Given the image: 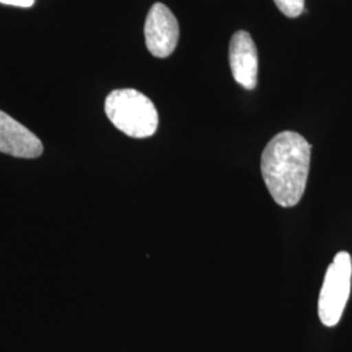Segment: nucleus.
I'll use <instances>...</instances> for the list:
<instances>
[{"label":"nucleus","instance_id":"1","mask_svg":"<svg viewBox=\"0 0 352 352\" xmlns=\"http://www.w3.org/2000/svg\"><path fill=\"white\" fill-rule=\"evenodd\" d=\"M312 146L302 135L285 131L276 135L261 155V174L279 206L292 208L302 200L311 166Z\"/></svg>","mask_w":352,"mask_h":352},{"label":"nucleus","instance_id":"2","mask_svg":"<svg viewBox=\"0 0 352 352\" xmlns=\"http://www.w3.org/2000/svg\"><path fill=\"white\" fill-rule=\"evenodd\" d=\"M104 111L113 126L135 139L151 138L160 123L154 103L135 89L111 91L104 102Z\"/></svg>","mask_w":352,"mask_h":352},{"label":"nucleus","instance_id":"3","mask_svg":"<svg viewBox=\"0 0 352 352\" xmlns=\"http://www.w3.org/2000/svg\"><path fill=\"white\" fill-rule=\"evenodd\" d=\"M352 260L349 252L336 254L329 265L318 296V317L325 327L340 321L351 291Z\"/></svg>","mask_w":352,"mask_h":352},{"label":"nucleus","instance_id":"4","mask_svg":"<svg viewBox=\"0 0 352 352\" xmlns=\"http://www.w3.org/2000/svg\"><path fill=\"white\" fill-rule=\"evenodd\" d=\"M145 42L151 55L167 58L175 51L180 30L174 13L162 3H155L146 16Z\"/></svg>","mask_w":352,"mask_h":352},{"label":"nucleus","instance_id":"5","mask_svg":"<svg viewBox=\"0 0 352 352\" xmlns=\"http://www.w3.org/2000/svg\"><path fill=\"white\" fill-rule=\"evenodd\" d=\"M230 67L235 81L247 90L257 85L258 54L251 34L245 30L236 32L230 42Z\"/></svg>","mask_w":352,"mask_h":352},{"label":"nucleus","instance_id":"6","mask_svg":"<svg viewBox=\"0 0 352 352\" xmlns=\"http://www.w3.org/2000/svg\"><path fill=\"white\" fill-rule=\"evenodd\" d=\"M0 151L17 158H37L43 153V145L25 126L0 111Z\"/></svg>","mask_w":352,"mask_h":352},{"label":"nucleus","instance_id":"7","mask_svg":"<svg viewBox=\"0 0 352 352\" xmlns=\"http://www.w3.org/2000/svg\"><path fill=\"white\" fill-rule=\"evenodd\" d=\"M278 10L289 19L299 17L304 12V0H274Z\"/></svg>","mask_w":352,"mask_h":352},{"label":"nucleus","instance_id":"8","mask_svg":"<svg viewBox=\"0 0 352 352\" xmlns=\"http://www.w3.org/2000/svg\"><path fill=\"white\" fill-rule=\"evenodd\" d=\"M36 0H0L1 4L13 6V7H21V8H30L34 4Z\"/></svg>","mask_w":352,"mask_h":352}]
</instances>
